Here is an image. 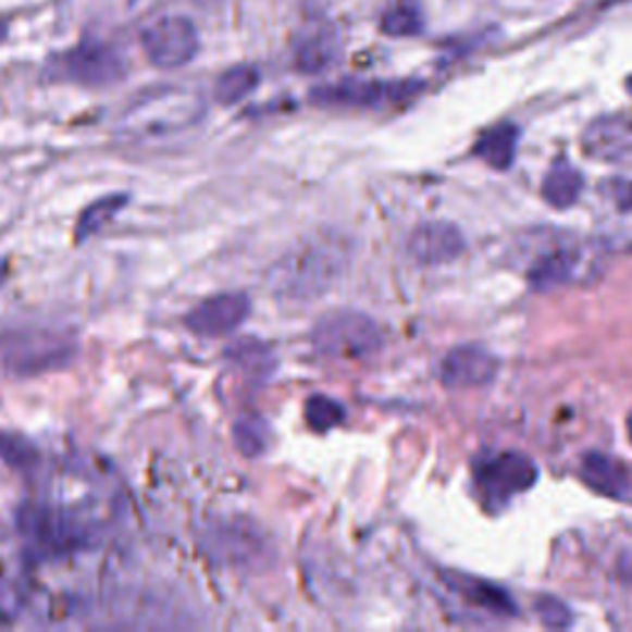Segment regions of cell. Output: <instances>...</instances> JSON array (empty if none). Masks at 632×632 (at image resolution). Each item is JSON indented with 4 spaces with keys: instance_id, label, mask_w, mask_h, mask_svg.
Masks as SVG:
<instances>
[{
    "instance_id": "obj_1",
    "label": "cell",
    "mask_w": 632,
    "mask_h": 632,
    "mask_svg": "<svg viewBox=\"0 0 632 632\" xmlns=\"http://www.w3.org/2000/svg\"><path fill=\"white\" fill-rule=\"evenodd\" d=\"M206 114L200 95L181 87H159L144 91L124 109L116 134L124 139H153L188 129Z\"/></svg>"
},
{
    "instance_id": "obj_2",
    "label": "cell",
    "mask_w": 632,
    "mask_h": 632,
    "mask_svg": "<svg viewBox=\"0 0 632 632\" xmlns=\"http://www.w3.org/2000/svg\"><path fill=\"white\" fill-rule=\"evenodd\" d=\"M346 247L334 237L301 243L297 250L274 264L270 284L277 295L289 299H317L324 289L332 287L338 274L346 268Z\"/></svg>"
},
{
    "instance_id": "obj_3",
    "label": "cell",
    "mask_w": 632,
    "mask_h": 632,
    "mask_svg": "<svg viewBox=\"0 0 632 632\" xmlns=\"http://www.w3.org/2000/svg\"><path fill=\"white\" fill-rule=\"evenodd\" d=\"M311 344L319 354L332 359H365L383 346V332L363 311L336 309L311 329Z\"/></svg>"
},
{
    "instance_id": "obj_4",
    "label": "cell",
    "mask_w": 632,
    "mask_h": 632,
    "mask_svg": "<svg viewBox=\"0 0 632 632\" xmlns=\"http://www.w3.org/2000/svg\"><path fill=\"white\" fill-rule=\"evenodd\" d=\"M423 89V82L413 79H342L334 85L317 87L311 91V102L322 107H354V109H381L413 99Z\"/></svg>"
},
{
    "instance_id": "obj_5",
    "label": "cell",
    "mask_w": 632,
    "mask_h": 632,
    "mask_svg": "<svg viewBox=\"0 0 632 632\" xmlns=\"http://www.w3.org/2000/svg\"><path fill=\"white\" fill-rule=\"evenodd\" d=\"M52 75L82 87H107L126 75V65L114 48L85 40L52 62Z\"/></svg>"
},
{
    "instance_id": "obj_6",
    "label": "cell",
    "mask_w": 632,
    "mask_h": 632,
    "mask_svg": "<svg viewBox=\"0 0 632 632\" xmlns=\"http://www.w3.org/2000/svg\"><path fill=\"white\" fill-rule=\"evenodd\" d=\"M72 354H75V346H72V338L67 336L50 332H25L8 338L3 363L11 373L33 375L60 369V365H65L72 359Z\"/></svg>"
},
{
    "instance_id": "obj_7",
    "label": "cell",
    "mask_w": 632,
    "mask_h": 632,
    "mask_svg": "<svg viewBox=\"0 0 632 632\" xmlns=\"http://www.w3.org/2000/svg\"><path fill=\"white\" fill-rule=\"evenodd\" d=\"M141 45L156 67L176 70L198 54V33L188 17L169 15L144 27Z\"/></svg>"
},
{
    "instance_id": "obj_8",
    "label": "cell",
    "mask_w": 632,
    "mask_h": 632,
    "mask_svg": "<svg viewBox=\"0 0 632 632\" xmlns=\"http://www.w3.org/2000/svg\"><path fill=\"white\" fill-rule=\"evenodd\" d=\"M21 529L30 544L45 554H67L89 542L87 526H82L67 511L52 507H25L21 511Z\"/></svg>"
},
{
    "instance_id": "obj_9",
    "label": "cell",
    "mask_w": 632,
    "mask_h": 632,
    "mask_svg": "<svg viewBox=\"0 0 632 632\" xmlns=\"http://www.w3.org/2000/svg\"><path fill=\"white\" fill-rule=\"evenodd\" d=\"M536 478V464L521 453H501L478 464V487L494 504V509L501 507L511 494L534 487Z\"/></svg>"
},
{
    "instance_id": "obj_10",
    "label": "cell",
    "mask_w": 632,
    "mask_h": 632,
    "mask_svg": "<svg viewBox=\"0 0 632 632\" xmlns=\"http://www.w3.org/2000/svg\"><path fill=\"white\" fill-rule=\"evenodd\" d=\"M252 301L243 292H227V295H215L200 301L196 309L186 314V326L198 336H225L245 324L250 317Z\"/></svg>"
},
{
    "instance_id": "obj_11",
    "label": "cell",
    "mask_w": 632,
    "mask_h": 632,
    "mask_svg": "<svg viewBox=\"0 0 632 632\" xmlns=\"http://www.w3.org/2000/svg\"><path fill=\"white\" fill-rule=\"evenodd\" d=\"M583 151L595 161L632 169V119L606 116L583 134Z\"/></svg>"
},
{
    "instance_id": "obj_12",
    "label": "cell",
    "mask_w": 632,
    "mask_h": 632,
    "mask_svg": "<svg viewBox=\"0 0 632 632\" xmlns=\"http://www.w3.org/2000/svg\"><path fill=\"white\" fill-rule=\"evenodd\" d=\"M464 250V237L453 223H423L416 227L408 240L410 258L420 264H447L457 260Z\"/></svg>"
},
{
    "instance_id": "obj_13",
    "label": "cell",
    "mask_w": 632,
    "mask_h": 632,
    "mask_svg": "<svg viewBox=\"0 0 632 632\" xmlns=\"http://www.w3.org/2000/svg\"><path fill=\"white\" fill-rule=\"evenodd\" d=\"M499 371L497 359L480 346H460L445 356L443 381L450 388L487 386Z\"/></svg>"
},
{
    "instance_id": "obj_14",
    "label": "cell",
    "mask_w": 632,
    "mask_h": 632,
    "mask_svg": "<svg viewBox=\"0 0 632 632\" xmlns=\"http://www.w3.org/2000/svg\"><path fill=\"white\" fill-rule=\"evenodd\" d=\"M338 58V33L329 23H309L297 35L295 62L307 75H319Z\"/></svg>"
},
{
    "instance_id": "obj_15",
    "label": "cell",
    "mask_w": 632,
    "mask_h": 632,
    "mask_svg": "<svg viewBox=\"0 0 632 632\" xmlns=\"http://www.w3.org/2000/svg\"><path fill=\"white\" fill-rule=\"evenodd\" d=\"M581 478L593 492L603 494V497L628 499L632 494V482L625 467L603 453H588L583 457Z\"/></svg>"
},
{
    "instance_id": "obj_16",
    "label": "cell",
    "mask_w": 632,
    "mask_h": 632,
    "mask_svg": "<svg viewBox=\"0 0 632 632\" xmlns=\"http://www.w3.org/2000/svg\"><path fill=\"white\" fill-rule=\"evenodd\" d=\"M450 585L455 588V593H460L462 598L474 608L494 612V616H517L515 600H511L507 591L499 588V585H494L484 579H472V575H460V573L453 575Z\"/></svg>"
},
{
    "instance_id": "obj_17",
    "label": "cell",
    "mask_w": 632,
    "mask_h": 632,
    "mask_svg": "<svg viewBox=\"0 0 632 632\" xmlns=\"http://www.w3.org/2000/svg\"><path fill=\"white\" fill-rule=\"evenodd\" d=\"M583 190V176L579 169H573L571 163L558 161L556 166L546 171L542 181V196L552 208L566 210L575 206V200L581 198Z\"/></svg>"
},
{
    "instance_id": "obj_18",
    "label": "cell",
    "mask_w": 632,
    "mask_h": 632,
    "mask_svg": "<svg viewBox=\"0 0 632 632\" xmlns=\"http://www.w3.org/2000/svg\"><path fill=\"white\" fill-rule=\"evenodd\" d=\"M519 144V129L515 124H499L494 129L484 132L482 139L474 146V153L497 171H507L515 163Z\"/></svg>"
},
{
    "instance_id": "obj_19",
    "label": "cell",
    "mask_w": 632,
    "mask_h": 632,
    "mask_svg": "<svg viewBox=\"0 0 632 632\" xmlns=\"http://www.w3.org/2000/svg\"><path fill=\"white\" fill-rule=\"evenodd\" d=\"M575 268H579V255L571 250H556L538 260L529 272V284L538 292H548L571 282Z\"/></svg>"
},
{
    "instance_id": "obj_20",
    "label": "cell",
    "mask_w": 632,
    "mask_h": 632,
    "mask_svg": "<svg viewBox=\"0 0 632 632\" xmlns=\"http://www.w3.org/2000/svg\"><path fill=\"white\" fill-rule=\"evenodd\" d=\"M227 361H233L235 365L247 375H258V379H270L274 365H277V359H274V351L268 344L260 342V338H237V342L225 351Z\"/></svg>"
},
{
    "instance_id": "obj_21",
    "label": "cell",
    "mask_w": 632,
    "mask_h": 632,
    "mask_svg": "<svg viewBox=\"0 0 632 632\" xmlns=\"http://www.w3.org/2000/svg\"><path fill=\"white\" fill-rule=\"evenodd\" d=\"M260 85V72L250 65H237L233 70L223 72L215 82V102L223 107H231L243 102L247 95H252L255 87Z\"/></svg>"
},
{
    "instance_id": "obj_22",
    "label": "cell",
    "mask_w": 632,
    "mask_h": 632,
    "mask_svg": "<svg viewBox=\"0 0 632 632\" xmlns=\"http://www.w3.org/2000/svg\"><path fill=\"white\" fill-rule=\"evenodd\" d=\"M423 27L425 17L423 11H420L418 0H398L381 17V30L393 35V38H410V35L423 33Z\"/></svg>"
},
{
    "instance_id": "obj_23",
    "label": "cell",
    "mask_w": 632,
    "mask_h": 632,
    "mask_svg": "<svg viewBox=\"0 0 632 632\" xmlns=\"http://www.w3.org/2000/svg\"><path fill=\"white\" fill-rule=\"evenodd\" d=\"M235 447L245 457H260L270 447V425L260 416H243L233 425Z\"/></svg>"
},
{
    "instance_id": "obj_24",
    "label": "cell",
    "mask_w": 632,
    "mask_h": 632,
    "mask_svg": "<svg viewBox=\"0 0 632 632\" xmlns=\"http://www.w3.org/2000/svg\"><path fill=\"white\" fill-rule=\"evenodd\" d=\"M126 203H129V196H107L97 203H91L85 213H82L79 223H77V240H87L95 233L102 231L107 223H112L114 215L122 210Z\"/></svg>"
},
{
    "instance_id": "obj_25",
    "label": "cell",
    "mask_w": 632,
    "mask_h": 632,
    "mask_svg": "<svg viewBox=\"0 0 632 632\" xmlns=\"http://www.w3.org/2000/svg\"><path fill=\"white\" fill-rule=\"evenodd\" d=\"M307 423L314 433H329L334 430L338 423H344L346 410L338 400L329 398V396H311L307 400Z\"/></svg>"
},
{
    "instance_id": "obj_26",
    "label": "cell",
    "mask_w": 632,
    "mask_h": 632,
    "mask_svg": "<svg viewBox=\"0 0 632 632\" xmlns=\"http://www.w3.org/2000/svg\"><path fill=\"white\" fill-rule=\"evenodd\" d=\"M0 460L15 467V470H27V467L38 460V453L21 435L0 433Z\"/></svg>"
},
{
    "instance_id": "obj_27",
    "label": "cell",
    "mask_w": 632,
    "mask_h": 632,
    "mask_svg": "<svg viewBox=\"0 0 632 632\" xmlns=\"http://www.w3.org/2000/svg\"><path fill=\"white\" fill-rule=\"evenodd\" d=\"M536 612L546 628H568L573 620L571 608L558 598H552V595H542L536 600Z\"/></svg>"
},
{
    "instance_id": "obj_28",
    "label": "cell",
    "mask_w": 632,
    "mask_h": 632,
    "mask_svg": "<svg viewBox=\"0 0 632 632\" xmlns=\"http://www.w3.org/2000/svg\"><path fill=\"white\" fill-rule=\"evenodd\" d=\"M603 188L618 210L632 213V178H610Z\"/></svg>"
},
{
    "instance_id": "obj_29",
    "label": "cell",
    "mask_w": 632,
    "mask_h": 632,
    "mask_svg": "<svg viewBox=\"0 0 632 632\" xmlns=\"http://www.w3.org/2000/svg\"><path fill=\"white\" fill-rule=\"evenodd\" d=\"M5 274H8V264L3 260H0V284L5 282Z\"/></svg>"
},
{
    "instance_id": "obj_30",
    "label": "cell",
    "mask_w": 632,
    "mask_h": 632,
    "mask_svg": "<svg viewBox=\"0 0 632 632\" xmlns=\"http://www.w3.org/2000/svg\"><path fill=\"white\" fill-rule=\"evenodd\" d=\"M5 35H8V27H5V23H0V42L5 40Z\"/></svg>"
},
{
    "instance_id": "obj_31",
    "label": "cell",
    "mask_w": 632,
    "mask_h": 632,
    "mask_svg": "<svg viewBox=\"0 0 632 632\" xmlns=\"http://www.w3.org/2000/svg\"><path fill=\"white\" fill-rule=\"evenodd\" d=\"M628 433H630V443H632V413L628 418Z\"/></svg>"
}]
</instances>
